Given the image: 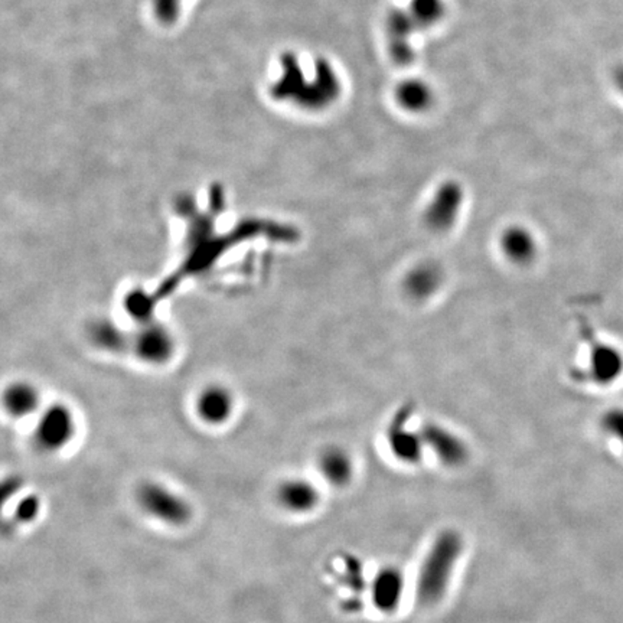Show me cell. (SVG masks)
Wrapping results in <instances>:
<instances>
[{"label": "cell", "instance_id": "12", "mask_svg": "<svg viewBox=\"0 0 623 623\" xmlns=\"http://www.w3.org/2000/svg\"><path fill=\"white\" fill-rule=\"evenodd\" d=\"M319 473L333 488H345L355 477V463L351 453L341 446H328L319 453Z\"/></svg>", "mask_w": 623, "mask_h": 623}, {"label": "cell", "instance_id": "19", "mask_svg": "<svg viewBox=\"0 0 623 623\" xmlns=\"http://www.w3.org/2000/svg\"><path fill=\"white\" fill-rule=\"evenodd\" d=\"M615 83H617L618 88H619L620 93L623 94V65L618 68L617 73H615Z\"/></svg>", "mask_w": 623, "mask_h": 623}, {"label": "cell", "instance_id": "11", "mask_svg": "<svg viewBox=\"0 0 623 623\" xmlns=\"http://www.w3.org/2000/svg\"><path fill=\"white\" fill-rule=\"evenodd\" d=\"M499 249L509 263L529 266L539 256V242L524 225H509L499 235Z\"/></svg>", "mask_w": 623, "mask_h": 623}, {"label": "cell", "instance_id": "18", "mask_svg": "<svg viewBox=\"0 0 623 623\" xmlns=\"http://www.w3.org/2000/svg\"><path fill=\"white\" fill-rule=\"evenodd\" d=\"M39 511H41V504H39L38 498H25L16 508V519L21 522L35 521Z\"/></svg>", "mask_w": 623, "mask_h": 623}, {"label": "cell", "instance_id": "8", "mask_svg": "<svg viewBox=\"0 0 623 623\" xmlns=\"http://www.w3.org/2000/svg\"><path fill=\"white\" fill-rule=\"evenodd\" d=\"M406 593V575L396 564H385L370 583V599L382 615H392L400 609Z\"/></svg>", "mask_w": 623, "mask_h": 623}, {"label": "cell", "instance_id": "13", "mask_svg": "<svg viewBox=\"0 0 623 623\" xmlns=\"http://www.w3.org/2000/svg\"><path fill=\"white\" fill-rule=\"evenodd\" d=\"M445 282L443 269L433 262H423L407 272L403 288L411 301L424 302L433 298Z\"/></svg>", "mask_w": 623, "mask_h": 623}, {"label": "cell", "instance_id": "7", "mask_svg": "<svg viewBox=\"0 0 623 623\" xmlns=\"http://www.w3.org/2000/svg\"><path fill=\"white\" fill-rule=\"evenodd\" d=\"M463 191L458 183H445L440 186L428 207L424 210L423 221L433 232H448L455 227L462 213Z\"/></svg>", "mask_w": 623, "mask_h": 623}, {"label": "cell", "instance_id": "9", "mask_svg": "<svg viewBox=\"0 0 623 623\" xmlns=\"http://www.w3.org/2000/svg\"><path fill=\"white\" fill-rule=\"evenodd\" d=\"M321 492L315 483L306 478H288L276 490V501L283 511L292 515H308L321 504Z\"/></svg>", "mask_w": 623, "mask_h": 623}, {"label": "cell", "instance_id": "1", "mask_svg": "<svg viewBox=\"0 0 623 623\" xmlns=\"http://www.w3.org/2000/svg\"><path fill=\"white\" fill-rule=\"evenodd\" d=\"M463 550L465 541L455 529H445L434 537L417 571L416 599L419 605L433 608L443 602L452 586Z\"/></svg>", "mask_w": 623, "mask_h": 623}, {"label": "cell", "instance_id": "5", "mask_svg": "<svg viewBox=\"0 0 623 623\" xmlns=\"http://www.w3.org/2000/svg\"><path fill=\"white\" fill-rule=\"evenodd\" d=\"M419 431L426 450H430L434 458L446 468H460L470 459V448L466 441L443 424L429 421Z\"/></svg>", "mask_w": 623, "mask_h": 623}, {"label": "cell", "instance_id": "4", "mask_svg": "<svg viewBox=\"0 0 623 623\" xmlns=\"http://www.w3.org/2000/svg\"><path fill=\"white\" fill-rule=\"evenodd\" d=\"M35 417L34 440L43 452H61L77 434V417L65 403L48 404Z\"/></svg>", "mask_w": 623, "mask_h": 623}, {"label": "cell", "instance_id": "17", "mask_svg": "<svg viewBox=\"0 0 623 623\" xmlns=\"http://www.w3.org/2000/svg\"><path fill=\"white\" fill-rule=\"evenodd\" d=\"M602 428L623 445V409H613L603 416Z\"/></svg>", "mask_w": 623, "mask_h": 623}, {"label": "cell", "instance_id": "2", "mask_svg": "<svg viewBox=\"0 0 623 623\" xmlns=\"http://www.w3.org/2000/svg\"><path fill=\"white\" fill-rule=\"evenodd\" d=\"M136 502L149 519L168 527H183L193 519V507L183 495L156 480L142 482L136 490Z\"/></svg>", "mask_w": 623, "mask_h": 623}, {"label": "cell", "instance_id": "3", "mask_svg": "<svg viewBox=\"0 0 623 623\" xmlns=\"http://www.w3.org/2000/svg\"><path fill=\"white\" fill-rule=\"evenodd\" d=\"M176 348L178 342L173 331L154 318L136 323L134 330L130 331L129 352L143 364L152 367L166 365L175 357Z\"/></svg>", "mask_w": 623, "mask_h": 623}, {"label": "cell", "instance_id": "15", "mask_svg": "<svg viewBox=\"0 0 623 623\" xmlns=\"http://www.w3.org/2000/svg\"><path fill=\"white\" fill-rule=\"evenodd\" d=\"M41 392L34 382L16 380L4 391V407L14 419H26L41 411Z\"/></svg>", "mask_w": 623, "mask_h": 623}, {"label": "cell", "instance_id": "10", "mask_svg": "<svg viewBox=\"0 0 623 623\" xmlns=\"http://www.w3.org/2000/svg\"><path fill=\"white\" fill-rule=\"evenodd\" d=\"M409 410L403 409L401 413L394 417L387 430V445L390 452L399 462L406 465H416L423 458V439L420 431H411L407 428L409 421Z\"/></svg>", "mask_w": 623, "mask_h": 623}, {"label": "cell", "instance_id": "14", "mask_svg": "<svg viewBox=\"0 0 623 623\" xmlns=\"http://www.w3.org/2000/svg\"><path fill=\"white\" fill-rule=\"evenodd\" d=\"M590 362L586 370V377L600 385L615 381L623 372L622 354L617 348L596 342L593 338H590Z\"/></svg>", "mask_w": 623, "mask_h": 623}, {"label": "cell", "instance_id": "6", "mask_svg": "<svg viewBox=\"0 0 623 623\" xmlns=\"http://www.w3.org/2000/svg\"><path fill=\"white\" fill-rule=\"evenodd\" d=\"M193 411L201 423L210 428H221L232 420L235 411V397L227 385L211 382L196 392Z\"/></svg>", "mask_w": 623, "mask_h": 623}, {"label": "cell", "instance_id": "16", "mask_svg": "<svg viewBox=\"0 0 623 623\" xmlns=\"http://www.w3.org/2000/svg\"><path fill=\"white\" fill-rule=\"evenodd\" d=\"M88 336L93 345L107 354H123L130 350V331H124L110 319H97L90 325Z\"/></svg>", "mask_w": 623, "mask_h": 623}]
</instances>
